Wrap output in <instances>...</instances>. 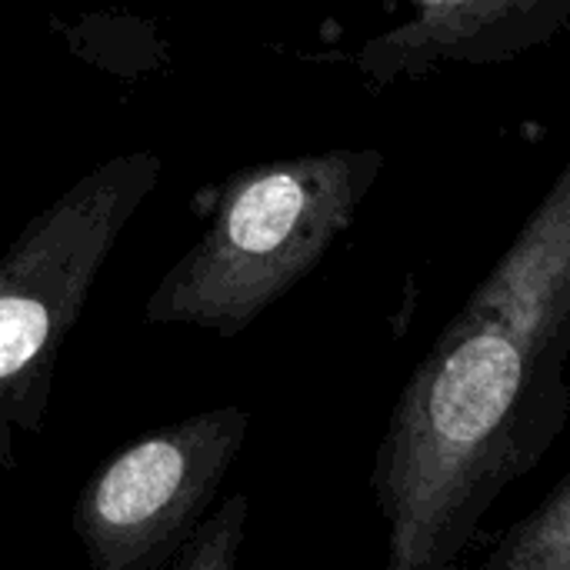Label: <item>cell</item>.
<instances>
[{
    "mask_svg": "<svg viewBox=\"0 0 570 570\" xmlns=\"http://www.w3.org/2000/svg\"><path fill=\"white\" fill-rule=\"evenodd\" d=\"M568 421L564 371L511 331L454 314L407 377L374 458L387 568H451Z\"/></svg>",
    "mask_w": 570,
    "mask_h": 570,
    "instance_id": "cell-1",
    "label": "cell"
},
{
    "mask_svg": "<svg viewBox=\"0 0 570 570\" xmlns=\"http://www.w3.org/2000/svg\"><path fill=\"white\" fill-rule=\"evenodd\" d=\"M381 170L377 147H331L230 174L207 230L160 277L144 317L217 337L244 334L321 264Z\"/></svg>",
    "mask_w": 570,
    "mask_h": 570,
    "instance_id": "cell-2",
    "label": "cell"
},
{
    "mask_svg": "<svg viewBox=\"0 0 570 570\" xmlns=\"http://www.w3.org/2000/svg\"><path fill=\"white\" fill-rule=\"evenodd\" d=\"M160 174L154 150L110 157L30 217L0 254V468L17 464L20 438H40L60 344Z\"/></svg>",
    "mask_w": 570,
    "mask_h": 570,
    "instance_id": "cell-3",
    "label": "cell"
},
{
    "mask_svg": "<svg viewBox=\"0 0 570 570\" xmlns=\"http://www.w3.org/2000/svg\"><path fill=\"white\" fill-rule=\"evenodd\" d=\"M247 428L244 407L197 411L107 458L73 504V534L90 568H170L240 454Z\"/></svg>",
    "mask_w": 570,
    "mask_h": 570,
    "instance_id": "cell-4",
    "label": "cell"
},
{
    "mask_svg": "<svg viewBox=\"0 0 570 570\" xmlns=\"http://www.w3.org/2000/svg\"><path fill=\"white\" fill-rule=\"evenodd\" d=\"M414 13L364 40L357 70L374 87L424 80L441 67L508 63L561 37L570 0H407Z\"/></svg>",
    "mask_w": 570,
    "mask_h": 570,
    "instance_id": "cell-5",
    "label": "cell"
},
{
    "mask_svg": "<svg viewBox=\"0 0 570 570\" xmlns=\"http://www.w3.org/2000/svg\"><path fill=\"white\" fill-rule=\"evenodd\" d=\"M458 317L498 324L544 364L564 371L570 357V160Z\"/></svg>",
    "mask_w": 570,
    "mask_h": 570,
    "instance_id": "cell-6",
    "label": "cell"
},
{
    "mask_svg": "<svg viewBox=\"0 0 570 570\" xmlns=\"http://www.w3.org/2000/svg\"><path fill=\"white\" fill-rule=\"evenodd\" d=\"M484 570H570V474L494 541Z\"/></svg>",
    "mask_w": 570,
    "mask_h": 570,
    "instance_id": "cell-7",
    "label": "cell"
},
{
    "mask_svg": "<svg viewBox=\"0 0 570 570\" xmlns=\"http://www.w3.org/2000/svg\"><path fill=\"white\" fill-rule=\"evenodd\" d=\"M247 524V498H227L210 518H200L180 551L174 554V570H234L244 544Z\"/></svg>",
    "mask_w": 570,
    "mask_h": 570,
    "instance_id": "cell-8",
    "label": "cell"
}]
</instances>
